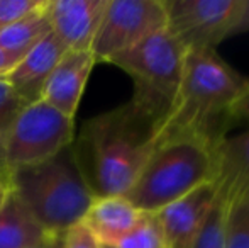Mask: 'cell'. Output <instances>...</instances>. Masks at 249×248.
<instances>
[{
	"label": "cell",
	"mask_w": 249,
	"mask_h": 248,
	"mask_svg": "<svg viewBox=\"0 0 249 248\" xmlns=\"http://www.w3.org/2000/svg\"><path fill=\"white\" fill-rule=\"evenodd\" d=\"M29 104L14 90V87L5 78H0V138L9 131L20 113Z\"/></svg>",
	"instance_id": "obj_20"
},
{
	"label": "cell",
	"mask_w": 249,
	"mask_h": 248,
	"mask_svg": "<svg viewBox=\"0 0 249 248\" xmlns=\"http://www.w3.org/2000/svg\"><path fill=\"white\" fill-rule=\"evenodd\" d=\"M61 248H102V245L95 240V236L80 223V225H75L63 235Z\"/></svg>",
	"instance_id": "obj_22"
},
{
	"label": "cell",
	"mask_w": 249,
	"mask_h": 248,
	"mask_svg": "<svg viewBox=\"0 0 249 248\" xmlns=\"http://www.w3.org/2000/svg\"><path fill=\"white\" fill-rule=\"evenodd\" d=\"M249 85V78L222 61L215 51H188L178 95L158 126L156 141L177 134H198L210 139L226 136V121Z\"/></svg>",
	"instance_id": "obj_1"
},
{
	"label": "cell",
	"mask_w": 249,
	"mask_h": 248,
	"mask_svg": "<svg viewBox=\"0 0 249 248\" xmlns=\"http://www.w3.org/2000/svg\"><path fill=\"white\" fill-rule=\"evenodd\" d=\"M10 192V184H9V177L3 170H0V204L3 202V199L7 197V194Z\"/></svg>",
	"instance_id": "obj_27"
},
{
	"label": "cell",
	"mask_w": 249,
	"mask_h": 248,
	"mask_svg": "<svg viewBox=\"0 0 249 248\" xmlns=\"http://www.w3.org/2000/svg\"><path fill=\"white\" fill-rule=\"evenodd\" d=\"M102 245V243H100ZM102 248H117V247H114V245H102Z\"/></svg>",
	"instance_id": "obj_28"
},
{
	"label": "cell",
	"mask_w": 249,
	"mask_h": 248,
	"mask_svg": "<svg viewBox=\"0 0 249 248\" xmlns=\"http://www.w3.org/2000/svg\"><path fill=\"white\" fill-rule=\"evenodd\" d=\"M16 65H17V61L14 60L10 55H7L2 48H0V78H2V76H5Z\"/></svg>",
	"instance_id": "obj_25"
},
{
	"label": "cell",
	"mask_w": 249,
	"mask_h": 248,
	"mask_svg": "<svg viewBox=\"0 0 249 248\" xmlns=\"http://www.w3.org/2000/svg\"><path fill=\"white\" fill-rule=\"evenodd\" d=\"M156 123L132 102L87 124L82 136L95 195L127 194L156 146Z\"/></svg>",
	"instance_id": "obj_2"
},
{
	"label": "cell",
	"mask_w": 249,
	"mask_h": 248,
	"mask_svg": "<svg viewBox=\"0 0 249 248\" xmlns=\"http://www.w3.org/2000/svg\"><path fill=\"white\" fill-rule=\"evenodd\" d=\"M46 2L48 0H44V3L37 10L24 16L22 19L0 33V48L17 63L26 55H29L48 34H51L50 20L44 12Z\"/></svg>",
	"instance_id": "obj_16"
},
{
	"label": "cell",
	"mask_w": 249,
	"mask_h": 248,
	"mask_svg": "<svg viewBox=\"0 0 249 248\" xmlns=\"http://www.w3.org/2000/svg\"><path fill=\"white\" fill-rule=\"evenodd\" d=\"M187 53L183 44L163 29L108 63L132 76L134 97L131 102L160 126L178 95Z\"/></svg>",
	"instance_id": "obj_5"
},
{
	"label": "cell",
	"mask_w": 249,
	"mask_h": 248,
	"mask_svg": "<svg viewBox=\"0 0 249 248\" xmlns=\"http://www.w3.org/2000/svg\"><path fill=\"white\" fill-rule=\"evenodd\" d=\"M166 29L187 51H215L227 39L239 0H164Z\"/></svg>",
	"instance_id": "obj_8"
},
{
	"label": "cell",
	"mask_w": 249,
	"mask_h": 248,
	"mask_svg": "<svg viewBox=\"0 0 249 248\" xmlns=\"http://www.w3.org/2000/svg\"><path fill=\"white\" fill-rule=\"evenodd\" d=\"M219 141L198 134L158 139L125 197L139 211L158 212L202 184L215 180Z\"/></svg>",
	"instance_id": "obj_4"
},
{
	"label": "cell",
	"mask_w": 249,
	"mask_h": 248,
	"mask_svg": "<svg viewBox=\"0 0 249 248\" xmlns=\"http://www.w3.org/2000/svg\"><path fill=\"white\" fill-rule=\"evenodd\" d=\"M108 0H48L51 33L66 51H90Z\"/></svg>",
	"instance_id": "obj_10"
},
{
	"label": "cell",
	"mask_w": 249,
	"mask_h": 248,
	"mask_svg": "<svg viewBox=\"0 0 249 248\" xmlns=\"http://www.w3.org/2000/svg\"><path fill=\"white\" fill-rule=\"evenodd\" d=\"M63 245V235H50L46 240H43L37 245L31 247V248H61Z\"/></svg>",
	"instance_id": "obj_26"
},
{
	"label": "cell",
	"mask_w": 249,
	"mask_h": 248,
	"mask_svg": "<svg viewBox=\"0 0 249 248\" xmlns=\"http://www.w3.org/2000/svg\"><path fill=\"white\" fill-rule=\"evenodd\" d=\"M7 177L14 194L51 235H65L80 225L97 197L73 145Z\"/></svg>",
	"instance_id": "obj_3"
},
{
	"label": "cell",
	"mask_w": 249,
	"mask_h": 248,
	"mask_svg": "<svg viewBox=\"0 0 249 248\" xmlns=\"http://www.w3.org/2000/svg\"><path fill=\"white\" fill-rule=\"evenodd\" d=\"M73 143V119L43 99L33 102L17 116L0 138L3 172L37 165L53 158Z\"/></svg>",
	"instance_id": "obj_6"
},
{
	"label": "cell",
	"mask_w": 249,
	"mask_h": 248,
	"mask_svg": "<svg viewBox=\"0 0 249 248\" xmlns=\"http://www.w3.org/2000/svg\"><path fill=\"white\" fill-rule=\"evenodd\" d=\"M232 119H246L249 121V85L243 92V95L237 99L232 107Z\"/></svg>",
	"instance_id": "obj_24"
},
{
	"label": "cell",
	"mask_w": 249,
	"mask_h": 248,
	"mask_svg": "<svg viewBox=\"0 0 249 248\" xmlns=\"http://www.w3.org/2000/svg\"><path fill=\"white\" fill-rule=\"evenodd\" d=\"M164 0H108L92 44L95 60L110 61L166 29Z\"/></svg>",
	"instance_id": "obj_7"
},
{
	"label": "cell",
	"mask_w": 249,
	"mask_h": 248,
	"mask_svg": "<svg viewBox=\"0 0 249 248\" xmlns=\"http://www.w3.org/2000/svg\"><path fill=\"white\" fill-rule=\"evenodd\" d=\"M95 61L92 51H66L48 78L41 99L73 119Z\"/></svg>",
	"instance_id": "obj_11"
},
{
	"label": "cell",
	"mask_w": 249,
	"mask_h": 248,
	"mask_svg": "<svg viewBox=\"0 0 249 248\" xmlns=\"http://www.w3.org/2000/svg\"><path fill=\"white\" fill-rule=\"evenodd\" d=\"M229 202L217 195V201L207 218L203 228L192 243L190 248H224L226 243L227 216H229Z\"/></svg>",
	"instance_id": "obj_17"
},
{
	"label": "cell",
	"mask_w": 249,
	"mask_h": 248,
	"mask_svg": "<svg viewBox=\"0 0 249 248\" xmlns=\"http://www.w3.org/2000/svg\"><path fill=\"white\" fill-rule=\"evenodd\" d=\"M50 235L10 189L0 204V248H31Z\"/></svg>",
	"instance_id": "obj_15"
},
{
	"label": "cell",
	"mask_w": 249,
	"mask_h": 248,
	"mask_svg": "<svg viewBox=\"0 0 249 248\" xmlns=\"http://www.w3.org/2000/svg\"><path fill=\"white\" fill-rule=\"evenodd\" d=\"M144 216L125 195H97L82 225L102 245H117Z\"/></svg>",
	"instance_id": "obj_13"
},
{
	"label": "cell",
	"mask_w": 249,
	"mask_h": 248,
	"mask_svg": "<svg viewBox=\"0 0 249 248\" xmlns=\"http://www.w3.org/2000/svg\"><path fill=\"white\" fill-rule=\"evenodd\" d=\"M65 53L66 48L51 33L29 55H26L17 63L3 78L27 104L37 102L41 100L48 78Z\"/></svg>",
	"instance_id": "obj_12"
},
{
	"label": "cell",
	"mask_w": 249,
	"mask_h": 248,
	"mask_svg": "<svg viewBox=\"0 0 249 248\" xmlns=\"http://www.w3.org/2000/svg\"><path fill=\"white\" fill-rule=\"evenodd\" d=\"M248 31H249V0H239V7H237L236 17H234L232 24H231L227 38L248 33Z\"/></svg>",
	"instance_id": "obj_23"
},
{
	"label": "cell",
	"mask_w": 249,
	"mask_h": 248,
	"mask_svg": "<svg viewBox=\"0 0 249 248\" xmlns=\"http://www.w3.org/2000/svg\"><path fill=\"white\" fill-rule=\"evenodd\" d=\"M215 184L219 195L229 204L249 197V129L219 141Z\"/></svg>",
	"instance_id": "obj_14"
},
{
	"label": "cell",
	"mask_w": 249,
	"mask_h": 248,
	"mask_svg": "<svg viewBox=\"0 0 249 248\" xmlns=\"http://www.w3.org/2000/svg\"><path fill=\"white\" fill-rule=\"evenodd\" d=\"M217 195L219 191L215 180H210L154 212L160 221L166 248L192 247L215 204Z\"/></svg>",
	"instance_id": "obj_9"
},
{
	"label": "cell",
	"mask_w": 249,
	"mask_h": 248,
	"mask_svg": "<svg viewBox=\"0 0 249 248\" xmlns=\"http://www.w3.org/2000/svg\"><path fill=\"white\" fill-rule=\"evenodd\" d=\"M117 248H166L160 221L154 212H144L141 221L115 245Z\"/></svg>",
	"instance_id": "obj_18"
},
{
	"label": "cell",
	"mask_w": 249,
	"mask_h": 248,
	"mask_svg": "<svg viewBox=\"0 0 249 248\" xmlns=\"http://www.w3.org/2000/svg\"><path fill=\"white\" fill-rule=\"evenodd\" d=\"M229 206L224 248H249V197Z\"/></svg>",
	"instance_id": "obj_19"
},
{
	"label": "cell",
	"mask_w": 249,
	"mask_h": 248,
	"mask_svg": "<svg viewBox=\"0 0 249 248\" xmlns=\"http://www.w3.org/2000/svg\"><path fill=\"white\" fill-rule=\"evenodd\" d=\"M43 3L44 0H0V33L24 16L37 10Z\"/></svg>",
	"instance_id": "obj_21"
}]
</instances>
